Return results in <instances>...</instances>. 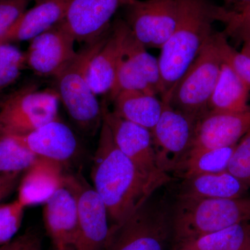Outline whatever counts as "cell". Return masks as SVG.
Returning a JSON list of instances; mask_svg holds the SVG:
<instances>
[{
    "label": "cell",
    "instance_id": "cell-1",
    "mask_svg": "<svg viewBox=\"0 0 250 250\" xmlns=\"http://www.w3.org/2000/svg\"><path fill=\"white\" fill-rule=\"evenodd\" d=\"M91 180L106 206L111 228L124 223L153 193L169 184L143 175L117 147L104 121L94 155Z\"/></svg>",
    "mask_w": 250,
    "mask_h": 250
},
{
    "label": "cell",
    "instance_id": "cell-2",
    "mask_svg": "<svg viewBox=\"0 0 250 250\" xmlns=\"http://www.w3.org/2000/svg\"><path fill=\"white\" fill-rule=\"evenodd\" d=\"M214 6L207 0H180L177 27L158 59L163 102L169 103L174 86L213 34Z\"/></svg>",
    "mask_w": 250,
    "mask_h": 250
},
{
    "label": "cell",
    "instance_id": "cell-3",
    "mask_svg": "<svg viewBox=\"0 0 250 250\" xmlns=\"http://www.w3.org/2000/svg\"><path fill=\"white\" fill-rule=\"evenodd\" d=\"M250 221V196L195 198L174 195L171 208L172 238L177 246L236 224Z\"/></svg>",
    "mask_w": 250,
    "mask_h": 250
},
{
    "label": "cell",
    "instance_id": "cell-4",
    "mask_svg": "<svg viewBox=\"0 0 250 250\" xmlns=\"http://www.w3.org/2000/svg\"><path fill=\"white\" fill-rule=\"evenodd\" d=\"M111 27L96 40L83 44L71 62L54 79L56 91L69 116L79 128L95 134L103 122V104L93 93L87 79L90 59L107 40Z\"/></svg>",
    "mask_w": 250,
    "mask_h": 250
},
{
    "label": "cell",
    "instance_id": "cell-5",
    "mask_svg": "<svg viewBox=\"0 0 250 250\" xmlns=\"http://www.w3.org/2000/svg\"><path fill=\"white\" fill-rule=\"evenodd\" d=\"M156 190L132 215L116 228L106 250H165L172 238L171 208L169 193Z\"/></svg>",
    "mask_w": 250,
    "mask_h": 250
},
{
    "label": "cell",
    "instance_id": "cell-6",
    "mask_svg": "<svg viewBox=\"0 0 250 250\" xmlns=\"http://www.w3.org/2000/svg\"><path fill=\"white\" fill-rule=\"evenodd\" d=\"M223 62L213 33L174 86L168 103L197 123L209 112Z\"/></svg>",
    "mask_w": 250,
    "mask_h": 250
},
{
    "label": "cell",
    "instance_id": "cell-7",
    "mask_svg": "<svg viewBox=\"0 0 250 250\" xmlns=\"http://www.w3.org/2000/svg\"><path fill=\"white\" fill-rule=\"evenodd\" d=\"M55 89L27 86L0 103V134L24 136L59 118Z\"/></svg>",
    "mask_w": 250,
    "mask_h": 250
},
{
    "label": "cell",
    "instance_id": "cell-8",
    "mask_svg": "<svg viewBox=\"0 0 250 250\" xmlns=\"http://www.w3.org/2000/svg\"><path fill=\"white\" fill-rule=\"evenodd\" d=\"M65 182L75 192L78 206L77 250H106L111 227L103 200L81 172L65 174Z\"/></svg>",
    "mask_w": 250,
    "mask_h": 250
},
{
    "label": "cell",
    "instance_id": "cell-9",
    "mask_svg": "<svg viewBox=\"0 0 250 250\" xmlns=\"http://www.w3.org/2000/svg\"><path fill=\"white\" fill-rule=\"evenodd\" d=\"M125 7L134 37L146 48L161 49L177 27L180 0H133Z\"/></svg>",
    "mask_w": 250,
    "mask_h": 250
},
{
    "label": "cell",
    "instance_id": "cell-10",
    "mask_svg": "<svg viewBox=\"0 0 250 250\" xmlns=\"http://www.w3.org/2000/svg\"><path fill=\"white\" fill-rule=\"evenodd\" d=\"M195 125L170 104L163 102L160 118L151 130L156 164L162 172L174 173L187 156L192 147Z\"/></svg>",
    "mask_w": 250,
    "mask_h": 250
},
{
    "label": "cell",
    "instance_id": "cell-11",
    "mask_svg": "<svg viewBox=\"0 0 250 250\" xmlns=\"http://www.w3.org/2000/svg\"><path fill=\"white\" fill-rule=\"evenodd\" d=\"M103 121L111 131L113 141L118 149L146 177L170 183L169 174L162 172L156 164L150 130L126 121L103 103Z\"/></svg>",
    "mask_w": 250,
    "mask_h": 250
},
{
    "label": "cell",
    "instance_id": "cell-12",
    "mask_svg": "<svg viewBox=\"0 0 250 250\" xmlns=\"http://www.w3.org/2000/svg\"><path fill=\"white\" fill-rule=\"evenodd\" d=\"M127 90H139L153 95L161 93L159 61L147 52L130 29L125 38L116 82L108 95L113 100L120 92Z\"/></svg>",
    "mask_w": 250,
    "mask_h": 250
},
{
    "label": "cell",
    "instance_id": "cell-13",
    "mask_svg": "<svg viewBox=\"0 0 250 250\" xmlns=\"http://www.w3.org/2000/svg\"><path fill=\"white\" fill-rule=\"evenodd\" d=\"M133 0H71L61 25L76 42L88 43L111 27L118 9Z\"/></svg>",
    "mask_w": 250,
    "mask_h": 250
},
{
    "label": "cell",
    "instance_id": "cell-14",
    "mask_svg": "<svg viewBox=\"0 0 250 250\" xmlns=\"http://www.w3.org/2000/svg\"><path fill=\"white\" fill-rule=\"evenodd\" d=\"M75 42L59 23L30 41L26 64L38 75L55 77L76 54Z\"/></svg>",
    "mask_w": 250,
    "mask_h": 250
},
{
    "label": "cell",
    "instance_id": "cell-15",
    "mask_svg": "<svg viewBox=\"0 0 250 250\" xmlns=\"http://www.w3.org/2000/svg\"><path fill=\"white\" fill-rule=\"evenodd\" d=\"M43 221L55 248H76L79 239L78 206L75 192L65 182L44 204Z\"/></svg>",
    "mask_w": 250,
    "mask_h": 250
},
{
    "label": "cell",
    "instance_id": "cell-16",
    "mask_svg": "<svg viewBox=\"0 0 250 250\" xmlns=\"http://www.w3.org/2000/svg\"><path fill=\"white\" fill-rule=\"evenodd\" d=\"M129 29L126 21L119 20L115 22L107 40L90 59L87 79L97 96L109 94L114 86Z\"/></svg>",
    "mask_w": 250,
    "mask_h": 250
},
{
    "label": "cell",
    "instance_id": "cell-17",
    "mask_svg": "<svg viewBox=\"0 0 250 250\" xmlns=\"http://www.w3.org/2000/svg\"><path fill=\"white\" fill-rule=\"evenodd\" d=\"M250 130V108L236 113L208 112L195 125L191 148L212 149L234 146Z\"/></svg>",
    "mask_w": 250,
    "mask_h": 250
},
{
    "label": "cell",
    "instance_id": "cell-18",
    "mask_svg": "<svg viewBox=\"0 0 250 250\" xmlns=\"http://www.w3.org/2000/svg\"><path fill=\"white\" fill-rule=\"evenodd\" d=\"M15 136L39 157L58 161L64 166L77 155L80 149L76 135L60 118L29 134Z\"/></svg>",
    "mask_w": 250,
    "mask_h": 250
},
{
    "label": "cell",
    "instance_id": "cell-19",
    "mask_svg": "<svg viewBox=\"0 0 250 250\" xmlns=\"http://www.w3.org/2000/svg\"><path fill=\"white\" fill-rule=\"evenodd\" d=\"M58 161L39 157L23 173L17 200L24 207L44 205L63 186L66 172Z\"/></svg>",
    "mask_w": 250,
    "mask_h": 250
},
{
    "label": "cell",
    "instance_id": "cell-20",
    "mask_svg": "<svg viewBox=\"0 0 250 250\" xmlns=\"http://www.w3.org/2000/svg\"><path fill=\"white\" fill-rule=\"evenodd\" d=\"M35 4L15 23L0 43L32 40L62 22L71 0H34Z\"/></svg>",
    "mask_w": 250,
    "mask_h": 250
},
{
    "label": "cell",
    "instance_id": "cell-21",
    "mask_svg": "<svg viewBox=\"0 0 250 250\" xmlns=\"http://www.w3.org/2000/svg\"><path fill=\"white\" fill-rule=\"evenodd\" d=\"M248 188L228 170L184 179L175 195L195 198L236 199L249 197Z\"/></svg>",
    "mask_w": 250,
    "mask_h": 250
},
{
    "label": "cell",
    "instance_id": "cell-22",
    "mask_svg": "<svg viewBox=\"0 0 250 250\" xmlns=\"http://www.w3.org/2000/svg\"><path fill=\"white\" fill-rule=\"evenodd\" d=\"M250 88L228 64L223 62L214 91L210 98V113H236L250 108Z\"/></svg>",
    "mask_w": 250,
    "mask_h": 250
},
{
    "label": "cell",
    "instance_id": "cell-23",
    "mask_svg": "<svg viewBox=\"0 0 250 250\" xmlns=\"http://www.w3.org/2000/svg\"><path fill=\"white\" fill-rule=\"evenodd\" d=\"M112 101L113 111L126 121L152 130L160 118L163 102L139 90H123Z\"/></svg>",
    "mask_w": 250,
    "mask_h": 250
},
{
    "label": "cell",
    "instance_id": "cell-24",
    "mask_svg": "<svg viewBox=\"0 0 250 250\" xmlns=\"http://www.w3.org/2000/svg\"><path fill=\"white\" fill-rule=\"evenodd\" d=\"M236 146L212 149L191 148L173 174L184 179L226 171Z\"/></svg>",
    "mask_w": 250,
    "mask_h": 250
},
{
    "label": "cell",
    "instance_id": "cell-25",
    "mask_svg": "<svg viewBox=\"0 0 250 250\" xmlns=\"http://www.w3.org/2000/svg\"><path fill=\"white\" fill-rule=\"evenodd\" d=\"M250 246V223L246 222L182 243L177 250H248Z\"/></svg>",
    "mask_w": 250,
    "mask_h": 250
},
{
    "label": "cell",
    "instance_id": "cell-26",
    "mask_svg": "<svg viewBox=\"0 0 250 250\" xmlns=\"http://www.w3.org/2000/svg\"><path fill=\"white\" fill-rule=\"evenodd\" d=\"M39 157L16 136L0 134V174L24 172Z\"/></svg>",
    "mask_w": 250,
    "mask_h": 250
},
{
    "label": "cell",
    "instance_id": "cell-27",
    "mask_svg": "<svg viewBox=\"0 0 250 250\" xmlns=\"http://www.w3.org/2000/svg\"><path fill=\"white\" fill-rule=\"evenodd\" d=\"M214 15L215 21L225 24L227 37L243 42L250 40V2L231 9L215 5Z\"/></svg>",
    "mask_w": 250,
    "mask_h": 250
},
{
    "label": "cell",
    "instance_id": "cell-28",
    "mask_svg": "<svg viewBox=\"0 0 250 250\" xmlns=\"http://www.w3.org/2000/svg\"><path fill=\"white\" fill-rule=\"evenodd\" d=\"M25 64V53L11 43H0V89L14 83Z\"/></svg>",
    "mask_w": 250,
    "mask_h": 250
},
{
    "label": "cell",
    "instance_id": "cell-29",
    "mask_svg": "<svg viewBox=\"0 0 250 250\" xmlns=\"http://www.w3.org/2000/svg\"><path fill=\"white\" fill-rule=\"evenodd\" d=\"M214 38L223 62L236 72L250 90V57L230 45L223 32L214 33Z\"/></svg>",
    "mask_w": 250,
    "mask_h": 250
},
{
    "label": "cell",
    "instance_id": "cell-30",
    "mask_svg": "<svg viewBox=\"0 0 250 250\" xmlns=\"http://www.w3.org/2000/svg\"><path fill=\"white\" fill-rule=\"evenodd\" d=\"M24 207L18 200L0 205V246L12 241L22 225Z\"/></svg>",
    "mask_w": 250,
    "mask_h": 250
},
{
    "label": "cell",
    "instance_id": "cell-31",
    "mask_svg": "<svg viewBox=\"0 0 250 250\" xmlns=\"http://www.w3.org/2000/svg\"><path fill=\"white\" fill-rule=\"evenodd\" d=\"M227 170L244 184L250 192V130L237 143Z\"/></svg>",
    "mask_w": 250,
    "mask_h": 250
},
{
    "label": "cell",
    "instance_id": "cell-32",
    "mask_svg": "<svg viewBox=\"0 0 250 250\" xmlns=\"http://www.w3.org/2000/svg\"><path fill=\"white\" fill-rule=\"evenodd\" d=\"M30 0H0V40L26 11Z\"/></svg>",
    "mask_w": 250,
    "mask_h": 250
},
{
    "label": "cell",
    "instance_id": "cell-33",
    "mask_svg": "<svg viewBox=\"0 0 250 250\" xmlns=\"http://www.w3.org/2000/svg\"><path fill=\"white\" fill-rule=\"evenodd\" d=\"M24 172L0 174V202L18 187Z\"/></svg>",
    "mask_w": 250,
    "mask_h": 250
},
{
    "label": "cell",
    "instance_id": "cell-34",
    "mask_svg": "<svg viewBox=\"0 0 250 250\" xmlns=\"http://www.w3.org/2000/svg\"><path fill=\"white\" fill-rule=\"evenodd\" d=\"M30 232L24 233L9 243L0 246V250H22L29 239Z\"/></svg>",
    "mask_w": 250,
    "mask_h": 250
},
{
    "label": "cell",
    "instance_id": "cell-35",
    "mask_svg": "<svg viewBox=\"0 0 250 250\" xmlns=\"http://www.w3.org/2000/svg\"><path fill=\"white\" fill-rule=\"evenodd\" d=\"M22 250H42L41 238L38 233L30 232L29 239Z\"/></svg>",
    "mask_w": 250,
    "mask_h": 250
},
{
    "label": "cell",
    "instance_id": "cell-36",
    "mask_svg": "<svg viewBox=\"0 0 250 250\" xmlns=\"http://www.w3.org/2000/svg\"><path fill=\"white\" fill-rule=\"evenodd\" d=\"M225 1H226L228 6V5H232L233 7L250 2V0H225Z\"/></svg>",
    "mask_w": 250,
    "mask_h": 250
},
{
    "label": "cell",
    "instance_id": "cell-37",
    "mask_svg": "<svg viewBox=\"0 0 250 250\" xmlns=\"http://www.w3.org/2000/svg\"><path fill=\"white\" fill-rule=\"evenodd\" d=\"M241 52L250 57V40L243 42Z\"/></svg>",
    "mask_w": 250,
    "mask_h": 250
},
{
    "label": "cell",
    "instance_id": "cell-38",
    "mask_svg": "<svg viewBox=\"0 0 250 250\" xmlns=\"http://www.w3.org/2000/svg\"><path fill=\"white\" fill-rule=\"evenodd\" d=\"M54 250H77L76 248L73 246L63 247V248H55Z\"/></svg>",
    "mask_w": 250,
    "mask_h": 250
},
{
    "label": "cell",
    "instance_id": "cell-39",
    "mask_svg": "<svg viewBox=\"0 0 250 250\" xmlns=\"http://www.w3.org/2000/svg\"><path fill=\"white\" fill-rule=\"evenodd\" d=\"M248 250H250V246L249 247V248H248Z\"/></svg>",
    "mask_w": 250,
    "mask_h": 250
},
{
    "label": "cell",
    "instance_id": "cell-40",
    "mask_svg": "<svg viewBox=\"0 0 250 250\" xmlns=\"http://www.w3.org/2000/svg\"></svg>",
    "mask_w": 250,
    "mask_h": 250
}]
</instances>
